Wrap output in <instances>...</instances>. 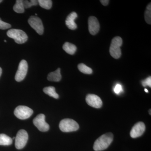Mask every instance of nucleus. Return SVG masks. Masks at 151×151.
<instances>
[{
	"label": "nucleus",
	"instance_id": "nucleus-1",
	"mask_svg": "<svg viewBox=\"0 0 151 151\" xmlns=\"http://www.w3.org/2000/svg\"><path fill=\"white\" fill-rule=\"evenodd\" d=\"M113 135L111 133L104 134L94 142L93 149L96 151H102L107 148L113 141Z\"/></svg>",
	"mask_w": 151,
	"mask_h": 151
},
{
	"label": "nucleus",
	"instance_id": "nucleus-2",
	"mask_svg": "<svg viewBox=\"0 0 151 151\" xmlns=\"http://www.w3.org/2000/svg\"><path fill=\"white\" fill-rule=\"evenodd\" d=\"M123 43L122 38L116 37L113 39L110 47V53L112 57L118 59L122 55L121 47Z\"/></svg>",
	"mask_w": 151,
	"mask_h": 151
},
{
	"label": "nucleus",
	"instance_id": "nucleus-3",
	"mask_svg": "<svg viewBox=\"0 0 151 151\" xmlns=\"http://www.w3.org/2000/svg\"><path fill=\"white\" fill-rule=\"evenodd\" d=\"M7 35L11 38L13 39L16 43H24L28 40L27 34L22 30L19 29H11L8 31Z\"/></svg>",
	"mask_w": 151,
	"mask_h": 151
},
{
	"label": "nucleus",
	"instance_id": "nucleus-4",
	"mask_svg": "<svg viewBox=\"0 0 151 151\" xmlns=\"http://www.w3.org/2000/svg\"><path fill=\"white\" fill-rule=\"evenodd\" d=\"M59 128L63 132H75L79 129V125L73 119H64L60 121Z\"/></svg>",
	"mask_w": 151,
	"mask_h": 151
},
{
	"label": "nucleus",
	"instance_id": "nucleus-5",
	"mask_svg": "<svg viewBox=\"0 0 151 151\" xmlns=\"http://www.w3.org/2000/svg\"><path fill=\"white\" fill-rule=\"evenodd\" d=\"M33 113L32 109L27 106L19 105L14 111V114L18 119L25 120L29 118Z\"/></svg>",
	"mask_w": 151,
	"mask_h": 151
},
{
	"label": "nucleus",
	"instance_id": "nucleus-6",
	"mask_svg": "<svg viewBox=\"0 0 151 151\" xmlns=\"http://www.w3.org/2000/svg\"><path fill=\"white\" fill-rule=\"evenodd\" d=\"M15 139L16 148L18 150H21L26 145L28 139V134L25 130L21 129L18 132Z\"/></svg>",
	"mask_w": 151,
	"mask_h": 151
},
{
	"label": "nucleus",
	"instance_id": "nucleus-7",
	"mask_svg": "<svg viewBox=\"0 0 151 151\" xmlns=\"http://www.w3.org/2000/svg\"><path fill=\"white\" fill-rule=\"evenodd\" d=\"M28 68V66L26 60H22L19 64L18 68L15 76L16 81L20 82L24 79L27 74Z\"/></svg>",
	"mask_w": 151,
	"mask_h": 151
},
{
	"label": "nucleus",
	"instance_id": "nucleus-8",
	"mask_svg": "<svg viewBox=\"0 0 151 151\" xmlns=\"http://www.w3.org/2000/svg\"><path fill=\"white\" fill-rule=\"evenodd\" d=\"M33 124L39 131L46 132L49 129V124L45 121V116L43 114H40L34 119Z\"/></svg>",
	"mask_w": 151,
	"mask_h": 151
},
{
	"label": "nucleus",
	"instance_id": "nucleus-9",
	"mask_svg": "<svg viewBox=\"0 0 151 151\" xmlns=\"http://www.w3.org/2000/svg\"><path fill=\"white\" fill-rule=\"evenodd\" d=\"M30 26L40 35L43 34L44 27L42 22L40 18L36 16L30 17L28 20Z\"/></svg>",
	"mask_w": 151,
	"mask_h": 151
},
{
	"label": "nucleus",
	"instance_id": "nucleus-10",
	"mask_svg": "<svg viewBox=\"0 0 151 151\" xmlns=\"http://www.w3.org/2000/svg\"><path fill=\"white\" fill-rule=\"evenodd\" d=\"M86 101L88 105L94 108H101L103 105L101 98L95 94H88L86 97Z\"/></svg>",
	"mask_w": 151,
	"mask_h": 151
},
{
	"label": "nucleus",
	"instance_id": "nucleus-11",
	"mask_svg": "<svg viewBox=\"0 0 151 151\" xmlns=\"http://www.w3.org/2000/svg\"><path fill=\"white\" fill-rule=\"evenodd\" d=\"M145 125L143 122H138L132 128L130 132V136L133 138L141 137L145 131Z\"/></svg>",
	"mask_w": 151,
	"mask_h": 151
},
{
	"label": "nucleus",
	"instance_id": "nucleus-12",
	"mask_svg": "<svg viewBox=\"0 0 151 151\" xmlns=\"http://www.w3.org/2000/svg\"><path fill=\"white\" fill-rule=\"evenodd\" d=\"M100 28V24L97 18L93 16L89 17L88 19V28L90 33L92 35H95L99 31Z\"/></svg>",
	"mask_w": 151,
	"mask_h": 151
},
{
	"label": "nucleus",
	"instance_id": "nucleus-13",
	"mask_svg": "<svg viewBox=\"0 0 151 151\" xmlns=\"http://www.w3.org/2000/svg\"><path fill=\"white\" fill-rule=\"evenodd\" d=\"M77 17V14L75 12H72L69 14L65 20V24L69 29L74 30L77 28V25L75 20Z\"/></svg>",
	"mask_w": 151,
	"mask_h": 151
},
{
	"label": "nucleus",
	"instance_id": "nucleus-14",
	"mask_svg": "<svg viewBox=\"0 0 151 151\" xmlns=\"http://www.w3.org/2000/svg\"><path fill=\"white\" fill-rule=\"evenodd\" d=\"M61 77L60 69L58 68L55 71L49 73L47 78L49 81L58 82L61 80Z\"/></svg>",
	"mask_w": 151,
	"mask_h": 151
},
{
	"label": "nucleus",
	"instance_id": "nucleus-15",
	"mask_svg": "<svg viewBox=\"0 0 151 151\" xmlns=\"http://www.w3.org/2000/svg\"><path fill=\"white\" fill-rule=\"evenodd\" d=\"M63 48L65 52L71 55H73L75 53L77 49L76 45L68 42H66L64 44L63 46Z\"/></svg>",
	"mask_w": 151,
	"mask_h": 151
},
{
	"label": "nucleus",
	"instance_id": "nucleus-16",
	"mask_svg": "<svg viewBox=\"0 0 151 151\" xmlns=\"http://www.w3.org/2000/svg\"><path fill=\"white\" fill-rule=\"evenodd\" d=\"M43 90L45 94H47L50 97L56 99L59 98V95L55 92V89L54 86H50L45 87Z\"/></svg>",
	"mask_w": 151,
	"mask_h": 151
},
{
	"label": "nucleus",
	"instance_id": "nucleus-17",
	"mask_svg": "<svg viewBox=\"0 0 151 151\" xmlns=\"http://www.w3.org/2000/svg\"><path fill=\"white\" fill-rule=\"evenodd\" d=\"M12 138L5 134H0V145L9 146L12 144Z\"/></svg>",
	"mask_w": 151,
	"mask_h": 151
},
{
	"label": "nucleus",
	"instance_id": "nucleus-18",
	"mask_svg": "<svg viewBox=\"0 0 151 151\" xmlns=\"http://www.w3.org/2000/svg\"><path fill=\"white\" fill-rule=\"evenodd\" d=\"M13 10L17 13H23L24 12V8L23 4V1L17 0L16 3L14 6Z\"/></svg>",
	"mask_w": 151,
	"mask_h": 151
},
{
	"label": "nucleus",
	"instance_id": "nucleus-19",
	"mask_svg": "<svg viewBox=\"0 0 151 151\" xmlns=\"http://www.w3.org/2000/svg\"><path fill=\"white\" fill-rule=\"evenodd\" d=\"M78 70L85 74H90L92 73V68H90L84 63H80L78 65Z\"/></svg>",
	"mask_w": 151,
	"mask_h": 151
},
{
	"label": "nucleus",
	"instance_id": "nucleus-20",
	"mask_svg": "<svg viewBox=\"0 0 151 151\" xmlns=\"http://www.w3.org/2000/svg\"><path fill=\"white\" fill-rule=\"evenodd\" d=\"M38 2L41 7L46 9H50L52 6V1L50 0H38Z\"/></svg>",
	"mask_w": 151,
	"mask_h": 151
},
{
	"label": "nucleus",
	"instance_id": "nucleus-21",
	"mask_svg": "<svg viewBox=\"0 0 151 151\" xmlns=\"http://www.w3.org/2000/svg\"><path fill=\"white\" fill-rule=\"evenodd\" d=\"M145 18L147 23L151 24V3L147 6V9L145 12Z\"/></svg>",
	"mask_w": 151,
	"mask_h": 151
},
{
	"label": "nucleus",
	"instance_id": "nucleus-22",
	"mask_svg": "<svg viewBox=\"0 0 151 151\" xmlns=\"http://www.w3.org/2000/svg\"><path fill=\"white\" fill-rule=\"evenodd\" d=\"M38 1L36 0H31L30 1L27 0L23 1V4L24 9L29 8L32 6H37L38 4Z\"/></svg>",
	"mask_w": 151,
	"mask_h": 151
},
{
	"label": "nucleus",
	"instance_id": "nucleus-23",
	"mask_svg": "<svg viewBox=\"0 0 151 151\" xmlns=\"http://www.w3.org/2000/svg\"><path fill=\"white\" fill-rule=\"evenodd\" d=\"M12 26L9 24L6 23L1 20V19L0 18V29H6L10 28Z\"/></svg>",
	"mask_w": 151,
	"mask_h": 151
},
{
	"label": "nucleus",
	"instance_id": "nucleus-24",
	"mask_svg": "<svg viewBox=\"0 0 151 151\" xmlns=\"http://www.w3.org/2000/svg\"><path fill=\"white\" fill-rule=\"evenodd\" d=\"M142 84L144 86H149L151 87V77L149 76V77L146 78L145 80H143L142 82Z\"/></svg>",
	"mask_w": 151,
	"mask_h": 151
},
{
	"label": "nucleus",
	"instance_id": "nucleus-25",
	"mask_svg": "<svg viewBox=\"0 0 151 151\" xmlns=\"http://www.w3.org/2000/svg\"><path fill=\"white\" fill-rule=\"evenodd\" d=\"M122 90V85L120 84H117L114 89V92L117 94H119Z\"/></svg>",
	"mask_w": 151,
	"mask_h": 151
},
{
	"label": "nucleus",
	"instance_id": "nucleus-26",
	"mask_svg": "<svg viewBox=\"0 0 151 151\" xmlns=\"http://www.w3.org/2000/svg\"><path fill=\"white\" fill-rule=\"evenodd\" d=\"M100 1L103 6H106L108 5L109 4V1L108 0H101Z\"/></svg>",
	"mask_w": 151,
	"mask_h": 151
},
{
	"label": "nucleus",
	"instance_id": "nucleus-27",
	"mask_svg": "<svg viewBox=\"0 0 151 151\" xmlns=\"http://www.w3.org/2000/svg\"><path fill=\"white\" fill-rule=\"evenodd\" d=\"M2 72V68L0 67V77H1V75Z\"/></svg>",
	"mask_w": 151,
	"mask_h": 151
},
{
	"label": "nucleus",
	"instance_id": "nucleus-28",
	"mask_svg": "<svg viewBox=\"0 0 151 151\" xmlns=\"http://www.w3.org/2000/svg\"><path fill=\"white\" fill-rule=\"evenodd\" d=\"M145 90L146 92H147V93H148V91L147 89H145Z\"/></svg>",
	"mask_w": 151,
	"mask_h": 151
},
{
	"label": "nucleus",
	"instance_id": "nucleus-29",
	"mask_svg": "<svg viewBox=\"0 0 151 151\" xmlns=\"http://www.w3.org/2000/svg\"><path fill=\"white\" fill-rule=\"evenodd\" d=\"M150 115H151V110H150ZM149 113H150V112H149Z\"/></svg>",
	"mask_w": 151,
	"mask_h": 151
},
{
	"label": "nucleus",
	"instance_id": "nucleus-30",
	"mask_svg": "<svg viewBox=\"0 0 151 151\" xmlns=\"http://www.w3.org/2000/svg\"><path fill=\"white\" fill-rule=\"evenodd\" d=\"M2 1H2V0H0V3L2 2Z\"/></svg>",
	"mask_w": 151,
	"mask_h": 151
},
{
	"label": "nucleus",
	"instance_id": "nucleus-31",
	"mask_svg": "<svg viewBox=\"0 0 151 151\" xmlns=\"http://www.w3.org/2000/svg\"><path fill=\"white\" fill-rule=\"evenodd\" d=\"M4 42H6V40H4Z\"/></svg>",
	"mask_w": 151,
	"mask_h": 151
},
{
	"label": "nucleus",
	"instance_id": "nucleus-32",
	"mask_svg": "<svg viewBox=\"0 0 151 151\" xmlns=\"http://www.w3.org/2000/svg\"><path fill=\"white\" fill-rule=\"evenodd\" d=\"M35 15H37V14H35Z\"/></svg>",
	"mask_w": 151,
	"mask_h": 151
}]
</instances>
